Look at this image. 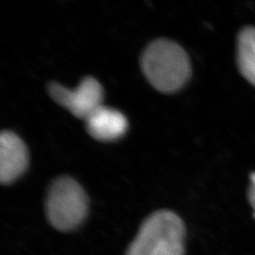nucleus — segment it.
I'll use <instances>...</instances> for the list:
<instances>
[{
  "label": "nucleus",
  "mask_w": 255,
  "mask_h": 255,
  "mask_svg": "<svg viewBox=\"0 0 255 255\" xmlns=\"http://www.w3.org/2000/svg\"><path fill=\"white\" fill-rule=\"evenodd\" d=\"M89 208L87 195L81 184L70 177H61L50 185L46 201V218L61 232L78 228Z\"/></svg>",
  "instance_id": "obj_3"
},
{
  "label": "nucleus",
  "mask_w": 255,
  "mask_h": 255,
  "mask_svg": "<svg viewBox=\"0 0 255 255\" xmlns=\"http://www.w3.org/2000/svg\"><path fill=\"white\" fill-rule=\"evenodd\" d=\"M250 179H251V185L248 190V200H249L251 206L255 211L254 217L255 219V172H253L250 175Z\"/></svg>",
  "instance_id": "obj_8"
},
{
  "label": "nucleus",
  "mask_w": 255,
  "mask_h": 255,
  "mask_svg": "<svg viewBox=\"0 0 255 255\" xmlns=\"http://www.w3.org/2000/svg\"><path fill=\"white\" fill-rule=\"evenodd\" d=\"M89 134L103 142L115 141L123 136L128 129L126 117L116 109L104 105L84 120Z\"/></svg>",
  "instance_id": "obj_6"
},
{
  "label": "nucleus",
  "mask_w": 255,
  "mask_h": 255,
  "mask_svg": "<svg viewBox=\"0 0 255 255\" xmlns=\"http://www.w3.org/2000/svg\"><path fill=\"white\" fill-rule=\"evenodd\" d=\"M237 65L241 75L255 86V27H244L238 34Z\"/></svg>",
  "instance_id": "obj_7"
},
{
  "label": "nucleus",
  "mask_w": 255,
  "mask_h": 255,
  "mask_svg": "<svg viewBox=\"0 0 255 255\" xmlns=\"http://www.w3.org/2000/svg\"><path fill=\"white\" fill-rule=\"evenodd\" d=\"M28 165V151L23 140L12 131L0 135V182L9 184L24 173Z\"/></svg>",
  "instance_id": "obj_5"
},
{
  "label": "nucleus",
  "mask_w": 255,
  "mask_h": 255,
  "mask_svg": "<svg viewBox=\"0 0 255 255\" xmlns=\"http://www.w3.org/2000/svg\"><path fill=\"white\" fill-rule=\"evenodd\" d=\"M146 80L156 90H180L191 75V64L185 50L173 41L160 39L146 46L141 58Z\"/></svg>",
  "instance_id": "obj_1"
},
{
  "label": "nucleus",
  "mask_w": 255,
  "mask_h": 255,
  "mask_svg": "<svg viewBox=\"0 0 255 255\" xmlns=\"http://www.w3.org/2000/svg\"><path fill=\"white\" fill-rule=\"evenodd\" d=\"M48 92L55 102L68 110L76 118L83 120L102 106L103 88L92 77L83 79L74 89L52 82L48 85Z\"/></svg>",
  "instance_id": "obj_4"
},
{
  "label": "nucleus",
  "mask_w": 255,
  "mask_h": 255,
  "mask_svg": "<svg viewBox=\"0 0 255 255\" xmlns=\"http://www.w3.org/2000/svg\"><path fill=\"white\" fill-rule=\"evenodd\" d=\"M185 225L173 212L161 210L142 223L126 255H184Z\"/></svg>",
  "instance_id": "obj_2"
}]
</instances>
